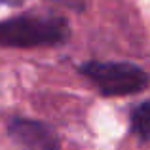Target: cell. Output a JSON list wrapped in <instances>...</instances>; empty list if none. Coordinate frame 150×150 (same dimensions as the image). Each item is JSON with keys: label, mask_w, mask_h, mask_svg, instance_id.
<instances>
[{"label": "cell", "mask_w": 150, "mask_h": 150, "mask_svg": "<svg viewBox=\"0 0 150 150\" xmlns=\"http://www.w3.org/2000/svg\"><path fill=\"white\" fill-rule=\"evenodd\" d=\"M69 36V23L55 13H23L0 23V46L4 48L59 46Z\"/></svg>", "instance_id": "cell-1"}, {"label": "cell", "mask_w": 150, "mask_h": 150, "mask_svg": "<svg viewBox=\"0 0 150 150\" xmlns=\"http://www.w3.org/2000/svg\"><path fill=\"white\" fill-rule=\"evenodd\" d=\"M80 72L88 76L99 91L106 97L131 95L146 88L148 74L131 63H101L91 61L80 67Z\"/></svg>", "instance_id": "cell-2"}, {"label": "cell", "mask_w": 150, "mask_h": 150, "mask_svg": "<svg viewBox=\"0 0 150 150\" xmlns=\"http://www.w3.org/2000/svg\"><path fill=\"white\" fill-rule=\"evenodd\" d=\"M10 137L19 150H59V141L48 125L33 120H13Z\"/></svg>", "instance_id": "cell-3"}, {"label": "cell", "mask_w": 150, "mask_h": 150, "mask_svg": "<svg viewBox=\"0 0 150 150\" xmlns=\"http://www.w3.org/2000/svg\"><path fill=\"white\" fill-rule=\"evenodd\" d=\"M131 131L141 141L150 139V101L141 103L131 112Z\"/></svg>", "instance_id": "cell-4"}, {"label": "cell", "mask_w": 150, "mask_h": 150, "mask_svg": "<svg viewBox=\"0 0 150 150\" xmlns=\"http://www.w3.org/2000/svg\"><path fill=\"white\" fill-rule=\"evenodd\" d=\"M51 2L59 4V6H65V8H70V10L82 11V10H86L89 0H51Z\"/></svg>", "instance_id": "cell-5"}, {"label": "cell", "mask_w": 150, "mask_h": 150, "mask_svg": "<svg viewBox=\"0 0 150 150\" xmlns=\"http://www.w3.org/2000/svg\"><path fill=\"white\" fill-rule=\"evenodd\" d=\"M2 4H8V6H19V4L27 2V0H0Z\"/></svg>", "instance_id": "cell-6"}]
</instances>
